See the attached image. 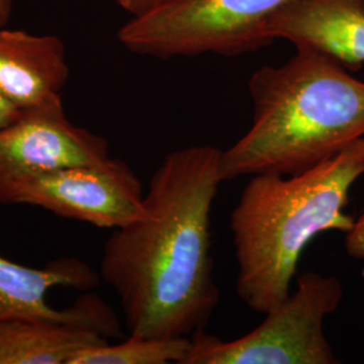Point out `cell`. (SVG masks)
Listing matches in <instances>:
<instances>
[{"label": "cell", "mask_w": 364, "mask_h": 364, "mask_svg": "<svg viewBox=\"0 0 364 364\" xmlns=\"http://www.w3.org/2000/svg\"><path fill=\"white\" fill-rule=\"evenodd\" d=\"M220 156L208 144L170 151L151 176L142 218L105 242L100 277L132 336L189 338L220 302L210 247Z\"/></svg>", "instance_id": "6da1fadb"}, {"label": "cell", "mask_w": 364, "mask_h": 364, "mask_svg": "<svg viewBox=\"0 0 364 364\" xmlns=\"http://www.w3.org/2000/svg\"><path fill=\"white\" fill-rule=\"evenodd\" d=\"M296 50L284 65L262 66L248 80L252 124L221 151V182L299 174L364 138V81L326 54Z\"/></svg>", "instance_id": "7a4b0ae2"}, {"label": "cell", "mask_w": 364, "mask_h": 364, "mask_svg": "<svg viewBox=\"0 0 364 364\" xmlns=\"http://www.w3.org/2000/svg\"><path fill=\"white\" fill-rule=\"evenodd\" d=\"M363 174L360 138L299 174L250 177L230 220L236 294L250 309L264 314L287 299L299 258L317 235L351 230L355 219L344 208Z\"/></svg>", "instance_id": "3957f363"}, {"label": "cell", "mask_w": 364, "mask_h": 364, "mask_svg": "<svg viewBox=\"0 0 364 364\" xmlns=\"http://www.w3.org/2000/svg\"><path fill=\"white\" fill-rule=\"evenodd\" d=\"M289 0H168L117 33L130 52L156 58L234 57L270 45L267 26Z\"/></svg>", "instance_id": "277c9868"}, {"label": "cell", "mask_w": 364, "mask_h": 364, "mask_svg": "<svg viewBox=\"0 0 364 364\" xmlns=\"http://www.w3.org/2000/svg\"><path fill=\"white\" fill-rule=\"evenodd\" d=\"M344 291L338 278L314 272L297 277L296 290L242 338L224 341L198 331L182 364L338 363L324 333V320L336 312Z\"/></svg>", "instance_id": "5b68a950"}, {"label": "cell", "mask_w": 364, "mask_h": 364, "mask_svg": "<svg viewBox=\"0 0 364 364\" xmlns=\"http://www.w3.org/2000/svg\"><path fill=\"white\" fill-rule=\"evenodd\" d=\"M0 204H26L54 215L117 230L142 218L144 193L134 170L117 158L39 173L9 183Z\"/></svg>", "instance_id": "8992f818"}, {"label": "cell", "mask_w": 364, "mask_h": 364, "mask_svg": "<svg viewBox=\"0 0 364 364\" xmlns=\"http://www.w3.org/2000/svg\"><path fill=\"white\" fill-rule=\"evenodd\" d=\"M102 277L82 260L63 258L36 269L0 255V321L43 318L96 331L105 338L122 336L117 314L103 299L85 294L66 309H55L48 301L54 287L91 290Z\"/></svg>", "instance_id": "52a82bcc"}, {"label": "cell", "mask_w": 364, "mask_h": 364, "mask_svg": "<svg viewBox=\"0 0 364 364\" xmlns=\"http://www.w3.org/2000/svg\"><path fill=\"white\" fill-rule=\"evenodd\" d=\"M103 136L78 127L66 117L63 99L23 109L0 130V192L11 182L50 170L105 162Z\"/></svg>", "instance_id": "ba28073f"}, {"label": "cell", "mask_w": 364, "mask_h": 364, "mask_svg": "<svg viewBox=\"0 0 364 364\" xmlns=\"http://www.w3.org/2000/svg\"><path fill=\"white\" fill-rule=\"evenodd\" d=\"M267 33L272 41L326 54L348 70L364 65V0H289L272 16Z\"/></svg>", "instance_id": "9c48e42d"}, {"label": "cell", "mask_w": 364, "mask_h": 364, "mask_svg": "<svg viewBox=\"0 0 364 364\" xmlns=\"http://www.w3.org/2000/svg\"><path fill=\"white\" fill-rule=\"evenodd\" d=\"M69 77L65 45L55 36L0 27V95L18 109L55 97Z\"/></svg>", "instance_id": "30bf717a"}, {"label": "cell", "mask_w": 364, "mask_h": 364, "mask_svg": "<svg viewBox=\"0 0 364 364\" xmlns=\"http://www.w3.org/2000/svg\"><path fill=\"white\" fill-rule=\"evenodd\" d=\"M108 338L55 320L0 321V364H70L78 352Z\"/></svg>", "instance_id": "8fae6325"}, {"label": "cell", "mask_w": 364, "mask_h": 364, "mask_svg": "<svg viewBox=\"0 0 364 364\" xmlns=\"http://www.w3.org/2000/svg\"><path fill=\"white\" fill-rule=\"evenodd\" d=\"M192 348L191 338L132 336L117 344L108 341L78 352L70 364H182Z\"/></svg>", "instance_id": "7c38bea8"}, {"label": "cell", "mask_w": 364, "mask_h": 364, "mask_svg": "<svg viewBox=\"0 0 364 364\" xmlns=\"http://www.w3.org/2000/svg\"><path fill=\"white\" fill-rule=\"evenodd\" d=\"M344 246L350 257L364 260V212L353 221L351 230L346 232Z\"/></svg>", "instance_id": "4fadbf2b"}, {"label": "cell", "mask_w": 364, "mask_h": 364, "mask_svg": "<svg viewBox=\"0 0 364 364\" xmlns=\"http://www.w3.org/2000/svg\"><path fill=\"white\" fill-rule=\"evenodd\" d=\"M115 1L122 10L130 14L131 18H136L154 10L156 7L164 4L168 0H115Z\"/></svg>", "instance_id": "5bb4252c"}, {"label": "cell", "mask_w": 364, "mask_h": 364, "mask_svg": "<svg viewBox=\"0 0 364 364\" xmlns=\"http://www.w3.org/2000/svg\"><path fill=\"white\" fill-rule=\"evenodd\" d=\"M21 114V109H18L15 105L7 102L0 95V130L13 123L14 120Z\"/></svg>", "instance_id": "9a60e30c"}, {"label": "cell", "mask_w": 364, "mask_h": 364, "mask_svg": "<svg viewBox=\"0 0 364 364\" xmlns=\"http://www.w3.org/2000/svg\"><path fill=\"white\" fill-rule=\"evenodd\" d=\"M14 0H0V27H6L13 14Z\"/></svg>", "instance_id": "2e32d148"}]
</instances>
